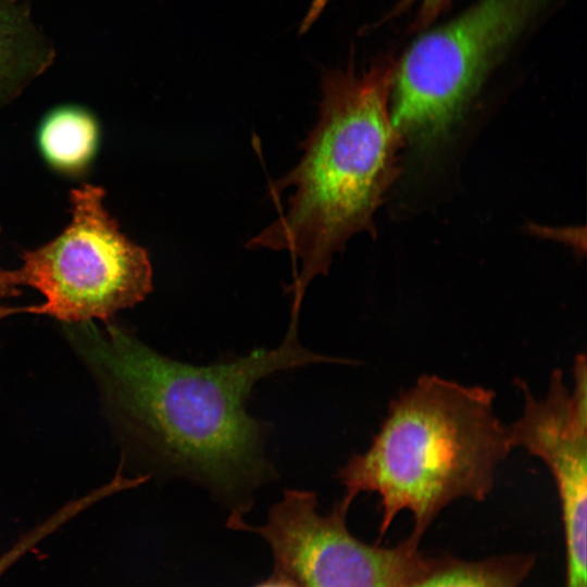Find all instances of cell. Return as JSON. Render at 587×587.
I'll list each match as a JSON object with an SVG mask.
<instances>
[{"label": "cell", "mask_w": 587, "mask_h": 587, "mask_svg": "<svg viewBox=\"0 0 587 587\" xmlns=\"http://www.w3.org/2000/svg\"><path fill=\"white\" fill-rule=\"evenodd\" d=\"M298 314L280 345L210 365L165 357L105 323L65 324L125 432L161 471L191 479L245 513L257 488L276 478L265 455L268 426L246 409L254 384L279 371L352 363L317 354L298 339Z\"/></svg>", "instance_id": "obj_1"}, {"label": "cell", "mask_w": 587, "mask_h": 587, "mask_svg": "<svg viewBox=\"0 0 587 587\" xmlns=\"http://www.w3.org/2000/svg\"><path fill=\"white\" fill-rule=\"evenodd\" d=\"M395 68L385 58L360 75L352 65L328 72L299 162L270 186L273 198L290 187L292 193L247 247L290 254L291 304H302L309 285L328 273L354 235L374 233V214L399 175L404 146L390 115Z\"/></svg>", "instance_id": "obj_2"}, {"label": "cell", "mask_w": 587, "mask_h": 587, "mask_svg": "<svg viewBox=\"0 0 587 587\" xmlns=\"http://www.w3.org/2000/svg\"><path fill=\"white\" fill-rule=\"evenodd\" d=\"M496 392L423 374L390 400L369 449L353 453L336 477L351 505L363 492L379 498V538L395 517H413L421 542L437 515L459 499L484 501L497 470L514 449L495 411Z\"/></svg>", "instance_id": "obj_3"}, {"label": "cell", "mask_w": 587, "mask_h": 587, "mask_svg": "<svg viewBox=\"0 0 587 587\" xmlns=\"http://www.w3.org/2000/svg\"><path fill=\"white\" fill-rule=\"evenodd\" d=\"M105 190L83 184L70 191L71 221L45 245L25 250L13 270L16 284L43 297L25 313L64 324L101 320L142 302L153 289L145 248L120 228L105 204Z\"/></svg>", "instance_id": "obj_4"}, {"label": "cell", "mask_w": 587, "mask_h": 587, "mask_svg": "<svg viewBox=\"0 0 587 587\" xmlns=\"http://www.w3.org/2000/svg\"><path fill=\"white\" fill-rule=\"evenodd\" d=\"M544 0H479L422 36L396 63L390 115L405 142L430 150L446 138L500 54Z\"/></svg>", "instance_id": "obj_5"}, {"label": "cell", "mask_w": 587, "mask_h": 587, "mask_svg": "<svg viewBox=\"0 0 587 587\" xmlns=\"http://www.w3.org/2000/svg\"><path fill=\"white\" fill-rule=\"evenodd\" d=\"M344 499L322 514L316 495L286 489L262 526L230 513L227 525L262 536L271 546L275 572L299 587H401L419 559L420 542L408 536L395 547L369 545L347 527Z\"/></svg>", "instance_id": "obj_6"}, {"label": "cell", "mask_w": 587, "mask_h": 587, "mask_svg": "<svg viewBox=\"0 0 587 587\" xmlns=\"http://www.w3.org/2000/svg\"><path fill=\"white\" fill-rule=\"evenodd\" d=\"M55 49L35 23L28 0H0V112L54 62Z\"/></svg>", "instance_id": "obj_7"}, {"label": "cell", "mask_w": 587, "mask_h": 587, "mask_svg": "<svg viewBox=\"0 0 587 587\" xmlns=\"http://www.w3.org/2000/svg\"><path fill=\"white\" fill-rule=\"evenodd\" d=\"M101 128L93 112L79 104L49 110L36 130L38 151L55 173L77 177L92 164L100 146Z\"/></svg>", "instance_id": "obj_8"}, {"label": "cell", "mask_w": 587, "mask_h": 587, "mask_svg": "<svg viewBox=\"0 0 587 587\" xmlns=\"http://www.w3.org/2000/svg\"><path fill=\"white\" fill-rule=\"evenodd\" d=\"M534 563L535 558L526 554L477 561L421 555L401 587H519Z\"/></svg>", "instance_id": "obj_9"}, {"label": "cell", "mask_w": 587, "mask_h": 587, "mask_svg": "<svg viewBox=\"0 0 587 587\" xmlns=\"http://www.w3.org/2000/svg\"><path fill=\"white\" fill-rule=\"evenodd\" d=\"M452 0H401L389 16L407 11L411 5H417L415 20L411 25L413 30L424 29L441 14Z\"/></svg>", "instance_id": "obj_10"}, {"label": "cell", "mask_w": 587, "mask_h": 587, "mask_svg": "<svg viewBox=\"0 0 587 587\" xmlns=\"http://www.w3.org/2000/svg\"><path fill=\"white\" fill-rule=\"evenodd\" d=\"M1 234V227H0ZM21 295L20 286L16 284L13 270L8 271L0 266V322L8 316L25 313V307L13 308L5 307L2 301L5 299L14 298Z\"/></svg>", "instance_id": "obj_11"}, {"label": "cell", "mask_w": 587, "mask_h": 587, "mask_svg": "<svg viewBox=\"0 0 587 587\" xmlns=\"http://www.w3.org/2000/svg\"><path fill=\"white\" fill-rule=\"evenodd\" d=\"M30 549V542L23 538L10 550L0 557V577L2 574L14 564L23 554Z\"/></svg>", "instance_id": "obj_12"}, {"label": "cell", "mask_w": 587, "mask_h": 587, "mask_svg": "<svg viewBox=\"0 0 587 587\" xmlns=\"http://www.w3.org/2000/svg\"><path fill=\"white\" fill-rule=\"evenodd\" d=\"M253 587H299L288 577L275 572L268 579Z\"/></svg>", "instance_id": "obj_13"}]
</instances>
